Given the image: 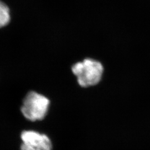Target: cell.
Wrapping results in <instances>:
<instances>
[{
	"label": "cell",
	"mask_w": 150,
	"mask_h": 150,
	"mask_svg": "<svg viewBox=\"0 0 150 150\" xmlns=\"http://www.w3.org/2000/svg\"><path fill=\"white\" fill-rule=\"evenodd\" d=\"M72 71L76 76L81 87L96 85L102 78L103 67L101 63L91 59H86L77 62L72 67Z\"/></svg>",
	"instance_id": "obj_1"
},
{
	"label": "cell",
	"mask_w": 150,
	"mask_h": 150,
	"mask_svg": "<svg viewBox=\"0 0 150 150\" xmlns=\"http://www.w3.org/2000/svg\"><path fill=\"white\" fill-rule=\"evenodd\" d=\"M50 101L47 97L31 91L25 97L21 107V112L27 120L35 121L45 118L48 110Z\"/></svg>",
	"instance_id": "obj_2"
},
{
	"label": "cell",
	"mask_w": 150,
	"mask_h": 150,
	"mask_svg": "<svg viewBox=\"0 0 150 150\" xmlns=\"http://www.w3.org/2000/svg\"><path fill=\"white\" fill-rule=\"evenodd\" d=\"M21 150H41L38 148L33 147L32 146L26 145L23 144L21 146Z\"/></svg>",
	"instance_id": "obj_5"
},
{
	"label": "cell",
	"mask_w": 150,
	"mask_h": 150,
	"mask_svg": "<svg viewBox=\"0 0 150 150\" xmlns=\"http://www.w3.org/2000/svg\"><path fill=\"white\" fill-rule=\"evenodd\" d=\"M23 144L32 146L41 150H52V144L48 137L33 131H24L22 132Z\"/></svg>",
	"instance_id": "obj_3"
},
{
	"label": "cell",
	"mask_w": 150,
	"mask_h": 150,
	"mask_svg": "<svg viewBox=\"0 0 150 150\" xmlns=\"http://www.w3.org/2000/svg\"><path fill=\"white\" fill-rule=\"evenodd\" d=\"M10 21V10L5 4L0 1V28L6 26Z\"/></svg>",
	"instance_id": "obj_4"
}]
</instances>
